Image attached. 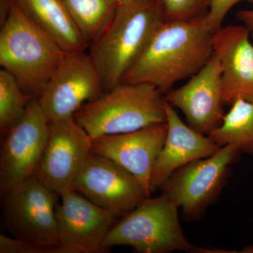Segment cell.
<instances>
[{"label":"cell","instance_id":"cell-1","mask_svg":"<svg viewBox=\"0 0 253 253\" xmlns=\"http://www.w3.org/2000/svg\"><path fill=\"white\" fill-rule=\"evenodd\" d=\"M206 17L163 21L122 83H148L164 95L178 82L199 72L214 55V33Z\"/></svg>","mask_w":253,"mask_h":253},{"label":"cell","instance_id":"cell-2","mask_svg":"<svg viewBox=\"0 0 253 253\" xmlns=\"http://www.w3.org/2000/svg\"><path fill=\"white\" fill-rule=\"evenodd\" d=\"M163 21L156 0H136L120 5L88 52L99 73L104 91L122 83Z\"/></svg>","mask_w":253,"mask_h":253},{"label":"cell","instance_id":"cell-3","mask_svg":"<svg viewBox=\"0 0 253 253\" xmlns=\"http://www.w3.org/2000/svg\"><path fill=\"white\" fill-rule=\"evenodd\" d=\"M64 54L15 1L1 25L0 65L16 78L23 91L39 98Z\"/></svg>","mask_w":253,"mask_h":253},{"label":"cell","instance_id":"cell-4","mask_svg":"<svg viewBox=\"0 0 253 253\" xmlns=\"http://www.w3.org/2000/svg\"><path fill=\"white\" fill-rule=\"evenodd\" d=\"M73 118L91 138L131 132L166 123V100L152 84L121 83L83 105Z\"/></svg>","mask_w":253,"mask_h":253},{"label":"cell","instance_id":"cell-5","mask_svg":"<svg viewBox=\"0 0 253 253\" xmlns=\"http://www.w3.org/2000/svg\"><path fill=\"white\" fill-rule=\"evenodd\" d=\"M179 209L163 193L147 198L116 222L105 239L104 247L129 246L140 253H211V250L190 242L179 221Z\"/></svg>","mask_w":253,"mask_h":253},{"label":"cell","instance_id":"cell-6","mask_svg":"<svg viewBox=\"0 0 253 253\" xmlns=\"http://www.w3.org/2000/svg\"><path fill=\"white\" fill-rule=\"evenodd\" d=\"M60 196L32 176L1 196V224L15 239L61 245L56 217Z\"/></svg>","mask_w":253,"mask_h":253},{"label":"cell","instance_id":"cell-7","mask_svg":"<svg viewBox=\"0 0 253 253\" xmlns=\"http://www.w3.org/2000/svg\"><path fill=\"white\" fill-rule=\"evenodd\" d=\"M240 154L237 146L227 144L209 157L183 166L163 184V194L181 208L187 220L201 219L217 199Z\"/></svg>","mask_w":253,"mask_h":253},{"label":"cell","instance_id":"cell-8","mask_svg":"<svg viewBox=\"0 0 253 253\" xmlns=\"http://www.w3.org/2000/svg\"><path fill=\"white\" fill-rule=\"evenodd\" d=\"M104 93L99 73L87 51H65L38 99L50 123L73 117L83 105Z\"/></svg>","mask_w":253,"mask_h":253},{"label":"cell","instance_id":"cell-9","mask_svg":"<svg viewBox=\"0 0 253 253\" xmlns=\"http://www.w3.org/2000/svg\"><path fill=\"white\" fill-rule=\"evenodd\" d=\"M49 126L39 99L33 98L22 117L1 136L0 196L33 176L45 146Z\"/></svg>","mask_w":253,"mask_h":253},{"label":"cell","instance_id":"cell-10","mask_svg":"<svg viewBox=\"0 0 253 253\" xmlns=\"http://www.w3.org/2000/svg\"><path fill=\"white\" fill-rule=\"evenodd\" d=\"M72 188L116 219L125 217L149 198L132 174L112 160L93 152Z\"/></svg>","mask_w":253,"mask_h":253},{"label":"cell","instance_id":"cell-11","mask_svg":"<svg viewBox=\"0 0 253 253\" xmlns=\"http://www.w3.org/2000/svg\"><path fill=\"white\" fill-rule=\"evenodd\" d=\"M91 152V137L71 117L49 123L45 146L33 176L59 195L72 187Z\"/></svg>","mask_w":253,"mask_h":253},{"label":"cell","instance_id":"cell-12","mask_svg":"<svg viewBox=\"0 0 253 253\" xmlns=\"http://www.w3.org/2000/svg\"><path fill=\"white\" fill-rule=\"evenodd\" d=\"M56 217L61 244L70 253H104V243L116 218L72 187L60 194Z\"/></svg>","mask_w":253,"mask_h":253},{"label":"cell","instance_id":"cell-13","mask_svg":"<svg viewBox=\"0 0 253 253\" xmlns=\"http://www.w3.org/2000/svg\"><path fill=\"white\" fill-rule=\"evenodd\" d=\"M164 99L184 113L195 130L208 135L222 123V84L220 63L213 55L199 72L184 85L170 89Z\"/></svg>","mask_w":253,"mask_h":253},{"label":"cell","instance_id":"cell-14","mask_svg":"<svg viewBox=\"0 0 253 253\" xmlns=\"http://www.w3.org/2000/svg\"><path fill=\"white\" fill-rule=\"evenodd\" d=\"M167 133L165 123L131 132L91 138V152L112 160L132 174L149 198L151 174Z\"/></svg>","mask_w":253,"mask_h":253},{"label":"cell","instance_id":"cell-15","mask_svg":"<svg viewBox=\"0 0 253 253\" xmlns=\"http://www.w3.org/2000/svg\"><path fill=\"white\" fill-rule=\"evenodd\" d=\"M214 54L221 68L223 101L253 102V44L244 25L221 27L212 36Z\"/></svg>","mask_w":253,"mask_h":253},{"label":"cell","instance_id":"cell-16","mask_svg":"<svg viewBox=\"0 0 253 253\" xmlns=\"http://www.w3.org/2000/svg\"><path fill=\"white\" fill-rule=\"evenodd\" d=\"M166 111L167 136L151 174V194L161 189L179 168L196 160L209 157L220 148L209 136L183 122L174 107L166 101Z\"/></svg>","mask_w":253,"mask_h":253},{"label":"cell","instance_id":"cell-17","mask_svg":"<svg viewBox=\"0 0 253 253\" xmlns=\"http://www.w3.org/2000/svg\"><path fill=\"white\" fill-rule=\"evenodd\" d=\"M23 12L64 51H85L83 39L62 0H15Z\"/></svg>","mask_w":253,"mask_h":253},{"label":"cell","instance_id":"cell-18","mask_svg":"<svg viewBox=\"0 0 253 253\" xmlns=\"http://www.w3.org/2000/svg\"><path fill=\"white\" fill-rule=\"evenodd\" d=\"M208 136L220 147L234 144L241 153L253 155V102L236 99L221 126Z\"/></svg>","mask_w":253,"mask_h":253},{"label":"cell","instance_id":"cell-19","mask_svg":"<svg viewBox=\"0 0 253 253\" xmlns=\"http://www.w3.org/2000/svg\"><path fill=\"white\" fill-rule=\"evenodd\" d=\"M83 39L90 46L119 7L118 0H62Z\"/></svg>","mask_w":253,"mask_h":253},{"label":"cell","instance_id":"cell-20","mask_svg":"<svg viewBox=\"0 0 253 253\" xmlns=\"http://www.w3.org/2000/svg\"><path fill=\"white\" fill-rule=\"evenodd\" d=\"M33 96L21 89L16 78L6 70H0V132L3 136L17 122Z\"/></svg>","mask_w":253,"mask_h":253},{"label":"cell","instance_id":"cell-21","mask_svg":"<svg viewBox=\"0 0 253 253\" xmlns=\"http://www.w3.org/2000/svg\"><path fill=\"white\" fill-rule=\"evenodd\" d=\"M164 21H193L207 16L210 0H156Z\"/></svg>","mask_w":253,"mask_h":253},{"label":"cell","instance_id":"cell-22","mask_svg":"<svg viewBox=\"0 0 253 253\" xmlns=\"http://www.w3.org/2000/svg\"><path fill=\"white\" fill-rule=\"evenodd\" d=\"M0 253H70L62 245L46 246L0 235Z\"/></svg>","mask_w":253,"mask_h":253},{"label":"cell","instance_id":"cell-23","mask_svg":"<svg viewBox=\"0 0 253 253\" xmlns=\"http://www.w3.org/2000/svg\"><path fill=\"white\" fill-rule=\"evenodd\" d=\"M253 3V0H210V8L206 17V23L213 33L221 28L223 21L229 10L241 1Z\"/></svg>","mask_w":253,"mask_h":253},{"label":"cell","instance_id":"cell-24","mask_svg":"<svg viewBox=\"0 0 253 253\" xmlns=\"http://www.w3.org/2000/svg\"><path fill=\"white\" fill-rule=\"evenodd\" d=\"M236 18L249 30L251 38L253 40V9L238 11Z\"/></svg>","mask_w":253,"mask_h":253},{"label":"cell","instance_id":"cell-25","mask_svg":"<svg viewBox=\"0 0 253 253\" xmlns=\"http://www.w3.org/2000/svg\"><path fill=\"white\" fill-rule=\"evenodd\" d=\"M15 3V0H0V23H4L10 10Z\"/></svg>","mask_w":253,"mask_h":253},{"label":"cell","instance_id":"cell-26","mask_svg":"<svg viewBox=\"0 0 253 253\" xmlns=\"http://www.w3.org/2000/svg\"><path fill=\"white\" fill-rule=\"evenodd\" d=\"M241 253H253V246H246L243 249L242 251H241Z\"/></svg>","mask_w":253,"mask_h":253},{"label":"cell","instance_id":"cell-27","mask_svg":"<svg viewBox=\"0 0 253 253\" xmlns=\"http://www.w3.org/2000/svg\"><path fill=\"white\" fill-rule=\"evenodd\" d=\"M120 1V4H126V3L131 2V1H136V0H118Z\"/></svg>","mask_w":253,"mask_h":253}]
</instances>
